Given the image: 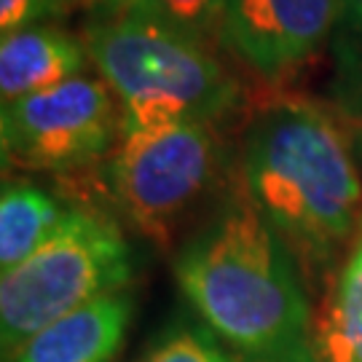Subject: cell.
<instances>
[{"instance_id": "6da1fadb", "label": "cell", "mask_w": 362, "mask_h": 362, "mask_svg": "<svg viewBox=\"0 0 362 362\" xmlns=\"http://www.w3.org/2000/svg\"><path fill=\"white\" fill-rule=\"evenodd\" d=\"M239 172L300 272L336 266L362 223V180L330 110L293 94L266 103L245 132Z\"/></svg>"}, {"instance_id": "7a4b0ae2", "label": "cell", "mask_w": 362, "mask_h": 362, "mask_svg": "<svg viewBox=\"0 0 362 362\" xmlns=\"http://www.w3.org/2000/svg\"><path fill=\"white\" fill-rule=\"evenodd\" d=\"M298 269L290 247L245 194L175 258L185 300L212 336L247 360L309 349L311 306Z\"/></svg>"}, {"instance_id": "3957f363", "label": "cell", "mask_w": 362, "mask_h": 362, "mask_svg": "<svg viewBox=\"0 0 362 362\" xmlns=\"http://www.w3.org/2000/svg\"><path fill=\"white\" fill-rule=\"evenodd\" d=\"M81 40L121 105L124 134L215 124L239 97L209 43L145 8L91 16Z\"/></svg>"}, {"instance_id": "277c9868", "label": "cell", "mask_w": 362, "mask_h": 362, "mask_svg": "<svg viewBox=\"0 0 362 362\" xmlns=\"http://www.w3.org/2000/svg\"><path fill=\"white\" fill-rule=\"evenodd\" d=\"M129 279L132 250L116 223L94 209L70 207L52 239L0 279L3 362L46 325L124 290Z\"/></svg>"}, {"instance_id": "5b68a950", "label": "cell", "mask_w": 362, "mask_h": 362, "mask_svg": "<svg viewBox=\"0 0 362 362\" xmlns=\"http://www.w3.org/2000/svg\"><path fill=\"white\" fill-rule=\"evenodd\" d=\"M223 145L212 124L124 134L105 167L107 194L134 231L167 245L218 180Z\"/></svg>"}, {"instance_id": "8992f818", "label": "cell", "mask_w": 362, "mask_h": 362, "mask_svg": "<svg viewBox=\"0 0 362 362\" xmlns=\"http://www.w3.org/2000/svg\"><path fill=\"white\" fill-rule=\"evenodd\" d=\"M124 137L121 105L97 76H76L3 105V164L40 172L86 167Z\"/></svg>"}, {"instance_id": "52a82bcc", "label": "cell", "mask_w": 362, "mask_h": 362, "mask_svg": "<svg viewBox=\"0 0 362 362\" xmlns=\"http://www.w3.org/2000/svg\"><path fill=\"white\" fill-rule=\"evenodd\" d=\"M341 0H226L220 43L263 81H285L333 40Z\"/></svg>"}, {"instance_id": "ba28073f", "label": "cell", "mask_w": 362, "mask_h": 362, "mask_svg": "<svg viewBox=\"0 0 362 362\" xmlns=\"http://www.w3.org/2000/svg\"><path fill=\"white\" fill-rule=\"evenodd\" d=\"M132 314L134 300L127 290L97 298L38 330L8 362H113Z\"/></svg>"}, {"instance_id": "9c48e42d", "label": "cell", "mask_w": 362, "mask_h": 362, "mask_svg": "<svg viewBox=\"0 0 362 362\" xmlns=\"http://www.w3.org/2000/svg\"><path fill=\"white\" fill-rule=\"evenodd\" d=\"M86 62L89 52L83 40L57 25H35L3 35L0 43L3 105L81 76Z\"/></svg>"}, {"instance_id": "30bf717a", "label": "cell", "mask_w": 362, "mask_h": 362, "mask_svg": "<svg viewBox=\"0 0 362 362\" xmlns=\"http://www.w3.org/2000/svg\"><path fill=\"white\" fill-rule=\"evenodd\" d=\"M309 349L317 362H362V223L311 309Z\"/></svg>"}, {"instance_id": "8fae6325", "label": "cell", "mask_w": 362, "mask_h": 362, "mask_svg": "<svg viewBox=\"0 0 362 362\" xmlns=\"http://www.w3.org/2000/svg\"><path fill=\"white\" fill-rule=\"evenodd\" d=\"M67 209L33 182H6L0 194V272H13L38 252L62 226Z\"/></svg>"}, {"instance_id": "7c38bea8", "label": "cell", "mask_w": 362, "mask_h": 362, "mask_svg": "<svg viewBox=\"0 0 362 362\" xmlns=\"http://www.w3.org/2000/svg\"><path fill=\"white\" fill-rule=\"evenodd\" d=\"M330 43L338 62L341 97L362 110V0H341V16Z\"/></svg>"}, {"instance_id": "4fadbf2b", "label": "cell", "mask_w": 362, "mask_h": 362, "mask_svg": "<svg viewBox=\"0 0 362 362\" xmlns=\"http://www.w3.org/2000/svg\"><path fill=\"white\" fill-rule=\"evenodd\" d=\"M143 8L204 43L220 40L226 0H145Z\"/></svg>"}, {"instance_id": "5bb4252c", "label": "cell", "mask_w": 362, "mask_h": 362, "mask_svg": "<svg viewBox=\"0 0 362 362\" xmlns=\"http://www.w3.org/2000/svg\"><path fill=\"white\" fill-rule=\"evenodd\" d=\"M223 341L202 327H177L161 338L140 362H239L233 351L220 346Z\"/></svg>"}, {"instance_id": "9a60e30c", "label": "cell", "mask_w": 362, "mask_h": 362, "mask_svg": "<svg viewBox=\"0 0 362 362\" xmlns=\"http://www.w3.org/2000/svg\"><path fill=\"white\" fill-rule=\"evenodd\" d=\"M70 0H0V30L11 35L35 25H52V19L65 16Z\"/></svg>"}, {"instance_id": "2e32d148", "label": "cell", "mask_w": 362, "mask_h": 362, "mask_svg": "<svg viewBox=\"0 0 362 362\" xmlns=\"http://www.w3.org/2000/svg\"><path fill=\"white\" fill-rule=\"evenodd\" d=\"M70 6L91 11L94 16H107V13L137 11L145 6V0H70Z\"/></svg>"}, {"instance_id": "e0dca14e", "label": "cell", "mask_w": 362, "mask_h": 362, "mask_svg": "<svg viewBox=\"0 0 362 362\" xmlns=\"http://www.w3.org/2000/svg\"><path fill=\"white\" fill-rule=\"evenodd\" d=\"M239 362H317L311 349L298 351V354H290V357H269V360H247V357H239Z\"/></svg>"}]
</instances>
